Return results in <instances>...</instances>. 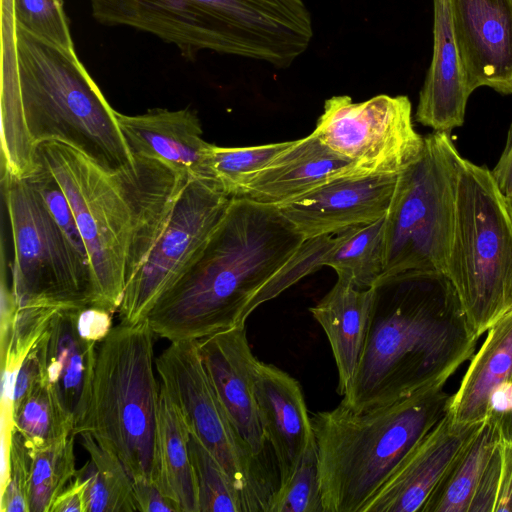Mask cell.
I'll use <instances>...</instances> for the list:
<instances>
[{
    "label": "cell",
    "mask_w": 512,
    "mask_h": 512,
    "mask_svg": "<svg viewBox=\"0 0 512 512\" xmlns=\"http://www.w3.org/2000/svg\"><path fill=\"white\" fill-rule=\"evenodd\" d=\"M2 172L27 178L37 147L66 144L109 173L134 164L116 111L78 59L40 39L1 11Z\"/></svg>",
    "instance_id": "1"
},
{
    "label": "cell",
    "mask_w": 512,
    "mask_h": 512,
    "mask_svg": "<svg viewBox=\"0 0 512 512\" xmlns=\"http://www.w3.org/2000/svg\"><path fill=\"white\" fill-rule=\"evenodd\" d=\"M372 288L364 348L340 403L354 412L444 386L472 358L479 339L442 272H404Z\"/></svg>",
    "instance_id": "2"
},
{
    "label": "cell",
    "mask_w": 512,
    "mask_h": 512,
    "mask_svg": "<svg viewBox=\"0 0 512 512\" xmlns=\"http://www.w3.org/2000/svg\"><path fill=\"white\" fill-rule=\"evenodd\" d=\"M304 241L278 206L232 197L204 247L146 320L170 342L244 325L253 300Z\"/></svg>",
    "instance_id": "3"
},
{
    "label": "cell",
    "mask_w": 512,
    "mask_h": 512,
    "mask_svg": "<svg viewBox=\"0 0 512 512\" xmlns=\"http://www.w3.org/2000/svg\"><path fill=\"white\" fill-rule=\"evenodd\" d=\"M104 25L128 26L175 45L193 59L210 50L290 66L313 38L303 0H90Z\"/></svg>",
    "instance_id": "4"
},
{
    "label": "cell",
    "mask_w": 512,
    "mask_h": 512,
    "mask_svg": "<svg viewBox=\"0 0 512 512\" xmlns=\"http://www.w3.org/2000/svg\"><path fill=\"white\" fill-rule=\"evenodd\" d=\"M451 397L436 386L364 412L339 404L313 414L324 512H363Z\"/></svg>",
    "instance_id": "5"
},
{
    "label": "cell",
    "mask_w": 512,
    "mask_h": 512,
    "mask_svg": "<svg viewBox=\"0 0 512 512\" xmlns=\"http://www.w3.org/2000/svg\"><path fill=\"white\" fill-rule=\"evenodd\" d=\"M155 333L145 319L120 323L98 343L92 394L78 435L91 434L133 480H152L160 385Z\"/></svg>",
    "instance_id": "6"
},
{
    "label": "cell",
    "mask_w": 512,
    "mask_h": 512,
    "mask_svg": "<svg viewBox=\"0 0 512 512\" xmlns=\"http://www.w3.org/2000/svg\"><path fill=\"white\" fill-rule=\"evenodd\" d=\"M445 275L478 338L512 309V210L491 170L462 156Z\"/></svg>",
    "instance_id": "7"
},
{
    "label": "cell",
    "mask_w": 512,
    "mask_h": 512,
    "mask_svg": "<svg viewBox=\"0 0 512 512\" xmlns=\"http://www.w3.org/2000/svg\"><path fill=\"white\" fill-rule=\"evenodd\" d=\"M459 154L450 133L424 136L419 157L398 176L385 215L383 277L445 274L454 234Z\"/></svg>",
    "instance_id": "8"
},
{
    "label": "cell",
    "mask_w": 512,
    "mask_h": 512,
    "mask_svg": "<svg viewBox=\"0 0 512 512\" xmlns=\"http://www.w3.org/2000/svg\"><path fill=\"white\" fill-rule=\"evenodd\" d=\"M37 161L54 176L74 213L94 278L92 306L115 313L126 285L133 215L120 171L109 173L59 142L37 147Z\"/></svg>",
    "instance_id": "9"
},
{
    "label": "cell",
    "mask_w": 512,
    "mask_h": 512,
    "mask_svg": "<svg viewBox=\"0 0 512 512\" xmlns=\"http://www.w3.org/2000/svg\"><path fill=\"white\" fill-rule=\"evenodd\" d=\"M2 192L11 227V285L18 309L82 308L94 302L89 261L72 244L28 178L3 173Z\"/></svg>",
    "instance_id": "10"
},
{
    "label": "cell",
    "mask_w": 512,
    "mask_h": 512,
    "mask_svg": "<svg viewBox=\"0 0 512 512\" xmlns=\"http://www.w3.org/2000/svg\"><path fill=\"white\" fill-rule=\"evenodd\" d=\"M160 384L178 406L188 431L215 457L239 490L245 512H268L278 483L256 457L222 405L197 340L170 342L155 359Z\"/></svg>",
    "instance_id": "11"
},
{
    "label": "cell",
    "mask_w": 512,
    "mask_h": 512,
    "mask_svg": "<svg viewBox=\"0 0 512 512\" xmlns=\"http://www.w3.org/2000/svg\"><path fill=\"white\" fill-rule=\"evenodd\" d=\"M313 133L361 175H399L424 146L405 95L381 94L362 102L333 96L325 101Z\"/></svg>",
    "instance_id": "12"
},
{
    "label": "cell",
    "mask_w": 512,
    "mask_h": 512,
    "mask_svg": "<svg viewBox=\"0 0 512 512\" xmlns=\"http://www.w3.org/2000/svg\"><path fill=\"white\" fill-rule=\"evenodd\" d=\"M231 199L212 179H188L156 244L126 282L118 309L120 323L132 325L146 319L204 247Z\"/></svg>",
    "instance_id": "13"
},
{
    "label": "cell",
    "mask_w": 512,
    "mask_h": 512,
    "mask_svg": "<svg viewBox=\"0 0 512 512\" xmlns=\"http://www.w3.org/2000/svg\"><path fill=\"white\" fill-rule=\"evenodd\" d=\"M453 34L472 92L512 95V0H449Z\"/></svg>",
    "instance_id": "14"
},
{
    "label": "cell",
    "mask_w": 512,
    "mask_h": 512,
    "mask_svg": "<svg viewBox=\"0 0 512 512\" xmlns=\"http://www.w3.org/2000/svg\"><path fill=\"white\" fill-rule=\"evenodd\" d=\"M398 175H352L278 206L304 239L335 234L384 217Z\"/></svg>",
    "instance_id": "15"
},
{
    "label": "cell",
    "mask_w": 512,
    "mask_h": 512,
    "mask_svg": "<svg viewBox=\"0 0 512 512\" xmlns=\"http://www.w3.org/2000/svg\"><path fill=\"white\" fill-rule=\"evenodd\" d=\"M482 422L460 424L447 412L401 461L363 512H421Z\"/></svg>",
    "instance_id": "16"
},
{
    "label": "cell",
    "mask_w": 512,
    "mask_h": 512,
    "mask_svg": "<svg viewBox=\"0 0 512 512\" xmlns=\"http://www.w3.org/2000/svg\"><path fill=\"white\" fill-rule=\"evenodd\" d=\"M209 379L231 421L252 453L265 459L266 438L254 392L258 359L240 325L197 340Z\"/></svg>",
    "instance_id": "17"
},
{
    "label": "cell",
    "mask_w": 512,
    "mask_h": 512,
    "mask_svg": "<svg viewBox=\"0 0 512 512\" xmlns=\"http://www.w3.org/2000/svg\"><path fill=\"white\" fill-rule=\"evenodd\" d=\"M62 308L38 340L42 376L74 424L75 435L88 413L98 344L80 336L76 314Z\"/></svg>",
    "instance_id": "18"
},
{
    "label": "cell",
    "mask_w": 512,
    "mask_h": 512,
    "mask_svg": "<svg viewBox=\"0 0 512 512\" xmlns=\"http://www.w3.org/2000/svg\"><path fill=\"white\" fill-rule=\"evenodd\" d=\"M254 392L263 433L274 452L279 487L289 480L314 436L311 416L299 382L272 364L258 361Z\"/></svg>",
    "instance_id": "19"
},
{
    "label": "cell",
    "mask_w": 512,
    "mask_h": 512,
    "mask_svg": "<svg viewBox=\"0 0 512 512\" xmlns=\"http://www.w3.org/2000/svg\"><path fill=\"white\" fill-rule=\"evenodd\" d=\"M116 117L132 156L158 160L192 178L212 179L207 166L211 144L202 138L193 110L155 109L139 115L116 111Z\"/></svg>",
    "instance_id": "20"
},
{
    "label": "cell",
    "mask_w": 512,
    "mask_h": 512,
    "mask_svg": "<svg viewBox=\"0 0 512 512\" xmlns=\"http://www.w3.org/2000/svg\"><path fill=\"white\" fill-rule=\"evenodd\" d=\"M361 175L313 132L292 143L250 179L237 197L279 206L334 179Z\"/></svg>",
    "instance_id": "21"
},
{
    "label": "cell",
    "mask_w": 512,
    "mask_h": 512,
    "mask_svg": "<svg viewBox=\"0 0 512 512\" xmlns=\"http://www.w3.org/2000/svg\"><path fill=\"white\" fill-rule=\"evenodd\" d=\"M433 5V54L415 119L433 131L450 133L464 124L473 92L455 42L449 0H433Z\"/></svg>",
    "instance_id": "22"
},
{
    "label": "cell",
    "mask_w": 512,
    "mask_h": 512,
    "mask_svg": "<svg viewBox=\"0 0 512 512\" xmlns=\"http://www.w3.org/2000/svg\"><path fill=\"white\" fill-rule=\"evenodd\" d=\"M373 288H359L338 276L329 292L309 308L329 341L338 372L337 391L348 390L361 357L372 308Z\"/></svg>",
    "instance_id": "23"
},
{
    "label": "cell",
    "mask_w": 512,
    "mask_h": 512,
    "mask_svg": "<svg viewBox=\"0 0 512 512\" xmlns=\"http://www.w3.org/2000/svg\"><path fill=\"white\" fill-rule=\"evenodd\" d=\"M469 366L448 412L460 424L479 423L490 413L494 394L512 383V309L495 322Z\"/></svg>",
    "instance_id": "24"
},
{
    "label": "cell",
    "mask_w": 512,
    "mask_h": 512,
    "mask_svg": "<svg viewBox=\"0 0 512 512\" xmlns=\"http://www.w3.org/2000/svg\"><path fill=\"white\" fill-rule=\"evenodd\" d=\"M189 438L178 406L160 384L152 480L181 512H199Z\"/></svg>",
    "instance_id": "25"
},
{
    "label": "cell",
    "mask_w": 512,
    "mask_h": 512,
    "mask_svg": "<svg viewBox=\"0 0 512 512\" xmlns=\"http://www.w3.org/2000/svg\"><path fill=\"white\" fill-rule=\"evenodd\" d=\"M500 439L496 421L488 415L421 512H469L477 485Z\"/></svg>",
    "instance_id": "26"
},
{
    "label": "cell",
    "mask_w": 512,
    "mask_h": 512,
    "mask_svg": "<svg viewBox=\"0 0 512 512\" xmlns=\"http://www.w3.org/2000/svg\"><path fill=\"white\" fill-rule=\"evenodd\" d=\"M385 216L333 234V244L321 265L363 289L373 287L384 272Z\"/></svg>",
    "instance_id": "27"
},
{
    "label": "cell",
    "mask_w": 512,
    "mask_h": 512,
    "mask_svg": "<svg viewBox=\"0 0 512 512\" xmlns=\"http://www.w3.org/2000/svg\"><path fill=\"white\" fill-rule=\"evenodd\" d=\"M81 444L89 461L77 470L86 481L87 512L137 511L133 479L121 460L102 447L89 433H82Z\"/></svg>",
    "instance_id": "28"
},
{
    "label": "cell",
    "mask_w": 512,
    "mask_h": 512,
    "mask_svg": "<svg viewBox=\"0 0 512 512\" xmlns=\"http://www.w3.org/2000/svg\"><path fill=\"white\" fill-rule=\"evenodd\" d=\"M14 429L31 452L74 434L72 420L42 380L14 410Z\"/></svg>",
    "instance_id": "29"
},
{
    "label": "cell",
    "mask_w": 512,
    "mask_h": 512,
    "mask_svg": "<svg viewBox=\"0 0 512 512\" xmlns=\"http://www.w3.org/2000/svg\"><path fill=\"white\" fill-rule=\"evenodd\" d=\"M72 434L32 452L29 475L30 512H49L56 496L76 473Z\"/></svg>",
    "instance_id": "30"
},
{
    "label": "cell",
    "mask_w": 512,
    "mask_h": 512,
    "mask_svg": "<svg viewBox=\"0 0 512 512\" xmlns=\"http://www.w3.org/2000/svg\"><path fill=\"white\" fill-rule=\"evenodd\" d=\"M292 141L252 147H220L211 144L207 155L210 176L226 194L237 197L242 187Z\"/></svg>",
    "instance_id": "31"
},
{
    "label": "cell",
    "mask_w": 512,
    "mask_h": 512,
    "mask_svg": "<svg viewBox=\"0 0 512 512\" xmlns=\"http://www.w3.org/2000/svg\"><path fill=\"white\" fill-rule=\"evenodd\" d=\"M189 450L199 512H245L239 490L215 457L191 434Z\"/></svg>",
    "instance_id": "32"
},
{
    "label": "cell",
    "mask_w": 512,
    "mask_h": 512,
    "mask_svg": "<svg viewBox=\"0 0 512 512\" xmlns=\"http://www.w3.org/2000/svg\"><path fill=\"white\" fill-rule=\"evenodd\" d=\"M268 512H324L314 436L289 480L277 487Z\"/></svg>",
    "instance_id": "33"
},
{
    "label": "cell",
    "mask_w": 512,
    "mask_h": 512,
    "mask_svg": "<svg viewBox=\"0 0 512 512\" xmlns=\"http://www.w3.org/2000/svg\"><path fill=\"white\" fill-rule=\"evenodd\" d=\"M15 22L47 42L74 49L62 0H13Z\"/></svg>",
    "instance_id": "34"
},
{
    "label": "cell",
    "mask_w": 512,
    "mask_h": 512,
    "mask_svg": "<svg viewBox=\"0 0 512 512\" xmlns=\"http://www.w3.org/2000/svg\"><path fill=\"white\" fill-rule=\"evenodd\" d=\"M333 234L306 239L292 259L260 291L250 306L252 313L307 274L322 267L321 262L333 244Z\"/></svg>",
    "instance_id": "35"
},
{
    "label": "cell",
    "mask_w": 512,
    "mask_h": 512,
    "mask_svg": "<svg viewBox=\"0 0 512 512\" xmlns=\"http://www.w3.org/2000/svg\"><path fill=\"white\" fill-rule=\"evenodd\" d=\"M31 461V450L13 428L9 478L5 489L0 493L1 512H30L28 489Z\"/></svg>",
    "instance_id": "36"
},
{
    "label": "cell",
    "mask_w": 512,
    "mask_h": 512,
    "mask_svg": "<svg viewBox=\"0 0 512 512\" xmlns=\"http://www.w3.org/2000/svg\"><path fill=\"white\" fill-rule=\"evenodd\" d=\"M38 164V169L27 178L38 189L50 213L72 244L89 261L87 249L68 199L50 171L41 163L38 162Z\"/></svg>",
    "instance_id": "37"
},
{
    "label": "cell",
    "mask_w": 512,
    "mask_h": 512,
    "mask_svg": "<svg viewBox=\"0 0 512 512\" xmlns=\"http://www.w3.org/2000/svg\"><path fill=\"white\" fill-rule=\"evenodd\" d=\"M500 441L480 478L469 512H495L501 470Z\"/></svg>",
    "instance_id": "38"
},
{
    "label": "cell",
    "mask_w": 512,
    "mask_h": 512,
    "mask_svg": "<svg viewBox=\"0 0 512 512\" xmlns=\"http://www.w3.org/2000/svg\"><path fill=\"white\" fill-rule=\"evenodd\" d=\"M114 313L96 306H86L78 309L76 327L81 337L99 343L112 330Z\"/></svg>",
    "instance_id": "39"
},
{
    "label": "cell",
    "mask_w": 512,
    "mask_h": 512,
    "mask_svg": "<svg viewBox=\"0 0 512 512\" xmlns=\"http://www.w3.org/2000/svg\"><path fill=\"white\" fill-rule=\"evenodd\" d=\"M133 493L137 511L141 512H181L178 505L167 497L149 479L133 480Z\"/></svg>",
    "instance_id": "40"
},
{
    "label": "cell",
    "mask_w": 512,
    "mask_h": 512,
    "mask_svg": "<svg viewBox=\"0 0 512 512\" xmlns=\"http://www.w3.org/2000/svg\"><path fill=\"white\" fill-rule=\"evenodd\" d=\"M41 376L42 365L39 349L36 343L25 356L16 373L14 383V410L40 382Z\"/></svg>",
    "instance_id": "41"
},
{
    "label": "cell",
    "mask_w": 512,
    "mask_h": 512,
    "mask_svg": "<svg viewBox=\"0 0 512 512\" xmlns=\"http://www.w3.org/2000/svg\"><path fill=\"white\" fill-rule=\"evenodd\" d=\"M0 291V354L2 360L9 350L14 330V324L18 312V304L12 289L11 282L10 284L8 283V278L6 277L4 267H2Z\"/></svg>",
    "instance_id": "42"
},
{
    "label": "cell",
    "mask_w": 512,
    "mask_h": 512,
    "mask_svg": "<svg viewBox=\"0 0 512 512\" xmlns=\"http://www.w3.org/2000/svg\"><path fill=\"white\" fill-rule=\"evenodd\" d=\"M49 512H87L86 481L80 474L76 472L56 496Z\"/></svg>",
    "instance_id": "43"
},
{
    "label": "cell",
    "mask_w": 512,
    "mask_h": 512,
    "mask_svg": "<svg viewBox=\"0 0 512 512\" xmlns=\"http://www.w3.org/2000/svg\"><path fill=\"white\" fill-rule=\"evenodd\" d=\"M501 470L495 512H512V443L500 441Z\"/></svg>",
    "instance_id": "44"
},
{
    "label": "cell",
    "mask_w": 512,
    "mask_h": 512,
    "mask_svg": "<svg viewBox=\"0 0 512 512\" xmlns=\"http://www.w3.org/2000/svg\"><path fill=\"white\" fill-rule=\"evenodd\" d=\"M500 190L509 199L512 197V124L510 125L504 150L491 170Z\"/></svg>",
    "instance_id": "45"
},
{
    "label": "cell",
    "mask_w": 512,
    "mask_h": 512,
    "mask_svg": "<svg viewBox=\"0 0 512 512\" xmlns=\"http://www.w3.org/2000/svg\"><path fill=\"white\" fill-rule=\"evenodd\" d=\"M489 415L496 421L501 440L512 443V398L505 409L498 413H490Z\"/></svg>",
    "instance_id": "46"
},
{
    "label": "cell",
    "mask_w": 512,
    "mask_h": 512,
    "mask_svg": "<svg viewBox=\"0 0 512 512\" xmlns=\"http://www.w3.org/2000/svg\"><path fill=\"white\" fill-rule=\"evenodd\" d=\"M1 11L13 15V0H1Z\"/></svg>",
    "instance_id": "47"
},
{
    "label": "cell",
    "mask_w": 512,
    "mask_h": 512,
    "mask_svg": "<svg viewBox=\"0 0 512 512\" xmlns=\"http://www.w3.org/2000/svg\"><path fill=\"white\" fill-rule=\"evenodd\" d=\"M507 201H508L509 206H510V208H511V210H512V197H511V198H509V199H507Z\"/></svg>",
    "instance_id": "48"
}]
</instances>
